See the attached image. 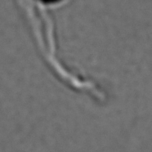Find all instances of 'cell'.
<instances>
[]
</instances>
